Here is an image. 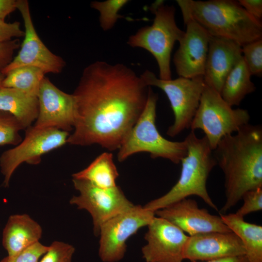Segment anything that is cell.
I'll return each instance as SVG.
<instances>
[{"mask_svg":"<svg viewBox=\"0 0 262 262\" xmlns=\"http://www.w3.org/2000/svg\"><path fill=\"white\" fill-rule=\"evenodd\" d=\"M149 87L123 64H89L73 93L75 122L67 143L118 149L145 107Z\"/></svg>","mask_w":262,"mask_h":262,"instance_id":"1","label":"cell"},{"mask_svg":"<svg viewBox=\"0 0 262 262\" xmlns=\"http://www.w3.org/2000/svg\"><path fill=\"white\" fill-rule=\"evenodd\" d=\"M213 153L224 175L226 214L246 192L262 188V127L249 123L224 137Z\"/></svg>","mask_w":262,"mask_h":262,"instance_id":"2","label":"cell"},{"mask_svg":"<svg viewBox=\"0 0 262 262\" xmlns=\"http://www.w3.org/2000/svg\"><path fill=\"white\" fill-rule=\"evenodd\" d=\"M182 15L190 16L211 35L241 46L262 38V24L233 0H177Z\"/></svg>","mask_w":262,"mask_h":262,"instance_id":"3","label":"cell"},{"mask_svg":"<svg viewBox=\"0 0 262 262\" xmlns=\"http://www.w3.org/2000/svg\"><path fill=\"white\" fill-rule=\"evenodd\" d=\"M187 153L181 160L179 179L163 196L147 203L144 207L155 212L190 196H196L213 209L218 211L207 189L209 176L217 164L213 150L206 137L198 138L191 131L184 139Z\"/></svg>","mask_w":262,"mask_h":262,"instance_id":"4","label":"cell"},{"mask_svg":"<svg viewBox=\"0 0 262 262\" xmlns=\"http://www.w3.org/2000/svg\"><path fill=\"white\" fill-rule=\"evenodd\" d=\"M158 98L157 95L149 87L147 99L142 114L118 149L119 162H123L138 152H146L152 158H164L178 164L186 155L187 147L184 140L180 142L168 140L157 128Z\"/></svg>","mask_w":262,"mask_h":262,"instance_id":"5","label":"cell"},{"mask_svg":"<svg viewBox=\"0 0 262 262\" xmlns=\"http://www.w3.org/2000/svg\"><path fill=\"white\" fill-rule=\"evenodd\" d=\"M154 15L153 23L138 30L131 35L127 43L132 47H139L149 52L156 59L159 70V78L171 79V55L173 47L179 42L184 32L177 26L175 8L157 0L150 7Z\"/></svg>","mask_w":262,"mask_h":262,"instance_id":"6","label":"cell"},{"mask_svg":"<svg viewBox=\"0 0 262 262\" xmlns=\"http://www.w3.org/2000/svg\"><path fill=\"white\" fill-rule=\"evenodd\" d=\"M247 110L233 109L212 87L205 86L199 106L191 124V131L202 130L213 150L225 136L249 123Z\"/></svg>","mask_w":262,"mask_h":262,"instance_id":"7","label":"cell"},{"mask_svg":"<svg viewBox=\"0 0 262 262\" xmlns=\"http://www.w3.org/2000/svg\"><path fill=\"white\" fill-rule=\"evenodd\" d=\"M147 86H154L166 95L172 109L174 120L167 130V134L174 137L190 128L199 106L205 86L203 77L164 80L157 77L152 71L146 70L141 76Z\"/></svg>","mask_w":262,"mask_h":262,"instance_id":"8","label":"cell"},{"mask_svg":"<svg viewBox=\"0 0 262 262\" xmlns=\"http://www.w3.org/2000/svg\"><path fill=\"white\" fill-rule=\"evenodd\" d=\"M69 135L68 132L55 128H39L33 125L27 128L24 139L0 156L3 186H9L13 174L21 164H39L42 155L67 143Z\"/></svg>","mask_w":262,"mask_h":262,"instance_id":"9","label":"cell"},{"mask_svg":"<svg viewBox=\"0 0 262 262\" xmlns=\"http://www.w3.org/2000/svg\"><path fill=\"white\" fill-rule=\"evenodd\" d=\"M155 212L133 205L103 223L99 232L98 255L103 262H117L124 257L127 242L140 229L147 226Z\"/></svg>","mask_w":262,"mask_h":262,"instance_id":"10","label":"cell"},{"mask_svg":"<svg viewBox=\"0 0 262 262\" xmlns=\"http://www.w3.org/2000/svg\"><path fill=\"white\" fill-rule=\"evenodd\" d=\"M78 196H73L69 203L78 209L85 210L91 215L93 232L98 236L100 228L106 221L133 206L118 186L102 188L88 181L72 178Z\"/></svg>","mask_w":262,"mask_h":262,"instance_id":"11","label":"cell"},{"mask_svg":"<svg viewBox=\"0 0 262 262\" xmlns=\"http://www.w3.org/2000/svg\"><path fill=\"white\" fill-rule=\"evenodd\" d=\"M16 9L23 21L24 39L17 55L2 73L5 75L10 70L24 66L37 67L45 74L61 73L66 62L61 57L51 51L39 37L32 20L28 1L16 0Z\"/></svg>","mask_w":262,"mask_h":262,"instance_id":"12","label":"cell"},{"mask_svg":"<svg viewBox=\"0 0 262 262\" xmlns=\"http://www.w3.org/2000/svg\"><path fill=\"white\" fill-rule=\"evenodd\" d=\"M141 249L146 262H182L189 236L168 220L155 216L147 226Z\"/></svg>","mask_w":262,"mask_h":262,"instance_id":"13","label":"cell"},{"mask_svg":"<svg viewBox=\"0 0 262 262\" xmlns=\"http://www.w3.org/2000/svg\"><path fill=\"white\" fill-rule=\"evenodd\" d=\"M37 98L39 112L34 127L55 128L68 132L73 130L76 100L73 94L63 91L45 77Z\"/></svg>","mask_w":262,"mask_h":262,"instance_id":"14","label":"cell"},{"mask_svg":"<svg viewBox=\"0 0 262 262\" xmlns=\"http://www.w3.org/2000/svg\"><path fill=\"white\" fill-rule=\"evenodd\" d=\"M182 17L186 31L179 42L173 63L180 77H203L211 35L190 16Z\"/></svg>","mask_w":262,"mask_h":262,"instance_id":"15","label":"cell"},{"mask_svg":"<svg viewBox=\"0 0 262 262\" xmlns=\"http://www.w3.org/2000/svg\"><path fill=\"white\" fill-rule=\"evenodd\" d=\"M156 216L170 222L189 236L212 232H230L220 216L200 208L196 201L183 198L155 212Z\"/></svg>","mask_w":262,"mask_h":262,"instance_id":"16","label":"cell"},{"mask_svg":"<svg viewBox=\"0 0 262 262\" xmlns=\"http://www.w3.org/2000/svg\"><path fill=\"white\" fill-rule=\"evenodd\" d=\"M240 239L232 231H212L189 236L183 256L192 262L245 255Z\"/></svg>","mask_w":262,"mask_h":262,"instance_id":"17","label":"cell"},{"mask_svg":"<svg viewBox=\"0 0 262 262\" xmlns=\"http://www.w3.org/2000/svg\"><path fill=\"white\" fill-rule=\"evenodd\" d=\"M242 46L222 37L210 36L203 79L220 93L229 72L242 59Z\"/></svg>","mask_w":262,"mask_h":262,"instance_id":"18","label":"cell"},{"mask_svg":"<svg viewBox=\"0 0 262 262\" xmlns=\"http://www.w3.org/2000/svg\"><path fill=\"white\" fill-rule=\"evenodd\" d=\"M42 234L41 226L29 215H12L3 231L2 245L13 256L39 242Z\"/></svg>","mask_w":262,"mask_h":262,"instance_id":"19","label":"cell"},{"mask_svg":"<svg viewBox=\"0 0 262 262\" xmlns=\"http://www.w3.org/2000/svg\"><path fill=\"white\" fill-rule=\"evenodd\" d=\"M0 111L11 114L24 129L31 127L38 115L37 96L18 89L0 88Z\"/></svg>","mask_w":262,"mask_h":262,"instance_id":"20","label":"cell"},{"mask_svg":"<svg viewBox=\"0 0 262 262\" xmlns=\"http://www.w3.org/2000/svg\"><path fill=\"white\" fill-rule=\"evenodd\" d=\"M224 223L241 240L249 262H262V226L246 222L235 213L220 214Z\"/></svg>","mask_w":262,"mask_h":262,"instance_id":"21","label":"cell"},{"mask_svg":"<svg viewBox=\"0 0 262 262\" xmlns=\"http://www.w3.org/2000/svg\"><path fill=\"white\" fill-rule=\"evenodd\" d=\"M251 76L242 57L227 76L220 92L229 105H239L246 95L255 91Z\"/></svg>","mask_w":262,"mask_h":262,"instance_id":"22","label":"cell"},{"mask_svg":"<svg viewBox=\"0 0 262 262\" xmlns=\"http://www.w3.org/2000/svg\"><path fill=\"white\" fill-rule=\"evenodd\" d=\"M119 176L112 153L104 152L98 156L87 167L72 174V178L85 180L102 188L117 186Z\"/></svg>","mask_w":262,"mask_h":262,"instance_id":"23","label":"cell"},{"mask_svg":"<svg viewBox=\"0 0 262 262\" xmlns=\"http://www.w3.org/2000/svg\"><path fill=\"white\" fill-rule=\"evenodd\" d=\"M45 74L41 69L33 66L16 67L5 75L2 87L15 88L37 96Z\"/></svg>","mask_w":262,"mask_h":262,"instance_id":"24","label":"cell"},{"mask_svg":"<svg viewBox=\"0 0 262 262\" xmlns=\"http://www.w3.org/2000/svg\"><path fill=\"white\" fill-rule=\"evenodd\" d=\"M128 0H107L103 1H92L90 6L99 13L100 26L104 31L111 29L117 20L123 16L119 11L129 2Z\"/></svg>","mask_w":262,"mask_h":262,"instance_id":"25","label":"cell"},{"mask_svg":"<svg viewBox=\"0 0 262 262\" xmlns=\"http://www.w3.org/2000/svg\"><path fill=\"white\" fill-rule=\"evenodd\" d=\"M22 130L20 123L11 114L0 111V146L18 144L22 140L19 134Z\"/></svg>","mask_w":262,"mask_h":262,"instance_id":"26","label":"cell"},{"mask_svg":"<svg viewBox=\"0 0 262 262\" xmlns=\"http://www.w3.org/2000/svg\"><path fill=\"white\" fill-rule=\"evenodd\" d=\"M242 56L251 75L262 74V38L242 46Z\"/></svg>","mask_w":262,"mask_h":262,"instance_id":"27","label":"cell"},{"mask_svg":"<svg viewBox=\"0 0 262 262\" xmlns=\"http://www.w3.org/2000/svg\"><path fill=\"white\" fill-rule=\"evenodd\" d=\"M75 247L61 241H54L39 262H71Z\"/></svg>","mask_w":262,"mask_h":262,"instance_id":"28","label":"cell"},{"mask_svg":"<svg viewBox=\"0 0 262 262\" xmlns=\"http://www.w3.org/2000/svg\"><path fill=\"white\" fill-rule=\"evenodd\" d=\"M48 249L49 246L38 242L14 256L5 257L0 262H39Z\"/></svg>","mask_w":262,"mask_h":262,"instance_id":"29","label":"cell"},{"mask_svg":"<svg viewBox=\"0 0 262 262\" xmlns=\"http://www.w3.org/2000/svg\"><path fill=\"white\" fill-rule=\"evenodd\" d=\"M242 206L235 213L241 217L250 213L262 210V188H258L246 192L243 196Z\"/></svg>","mask_w":262,"mask_h":262,"instance_id":"30","label":"cell"},{"mask_svg":"<svg viewBox=\"0 0 262 262\" xmlns=\"http://www.w3.org/2000/svg\"><path fill=\"white\" fill-rule=\"evenodd\" d=\"M18 38L0 42V73L11 62L15 51L20 47Z\"/></svg>","mask_w":262,"mask_h":262,"instance_id":"31","label":"cell"},{"mask_svg":"<svg viewBox=\"0 0 262 262\" xmlns=\"http://www.w3.org/2000/svg\"><path fill=\"white\" fill-rule=\"evenodd\" d=\"M24 31L20 28V23L16 21L8 23L0 19V42L24 37Z\"/></svg>","mask_w":262,"mask_h":262,"instance_id":"32","label":"cell"},{"mask_svg":"<svg viewBox=\"0 0 262 262\" xmlns=\"http://www.w3.org/2000/svg\"><path fill=\"white\" fill-rule=\"evenodd\" d=\"M238 2L248 14L261 21L262 17V0H239Z\"/></svg>","mask_w":262,"mask_h":262,"instance_id":"33","label":"cell"},{"mask_svg":"<svg viewBox=\"0 0 262 262\" xmlns=\"http://www.w3.org/2000/svg\"><path fill=\"white\" fill-rule=\"evenodd\" d=\"M16 9V0H0V19L5 18Z\"/></svg>","mask_w":262,"mask_h":262,"instance_id":"34","label":"cell"},{"mask_svg":"<svg viewBox=\"0 0 262 262\" xmlns=\"http://www.w3.org/2000/svg\"><path fill=\"white\" fill-rule=\"evenodd\" d=\"M201 262H249L246 255L223 258Z\"/></svg>","mask_w":262,"mask_h":262,"instance_id":"35","label":"cell"},{"mask_svg":"<svg viewBox=\"0 0 262 262\" xmlns=\"http://www.w3.org/2000/svg\"><path fill=\"white\" fill-rule=\"evenodd\" d=\"M5 75L2 73H0V88L2 87V83L4 79Z\"/></svg>","mask_w":262,"mask_h":262,"instance_id":"36","label":"cell"}]
</instances>
